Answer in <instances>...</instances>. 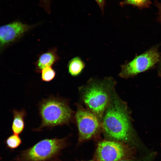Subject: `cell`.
Instances as JSON below:
<instances>
[{
  "instance_id": "obj_1",
  "label": "cell",
  "mask_w": 161,
  "mask_h": 161,
  "mask_svg": "<svg viewBox=\"0 0 161 161\" xmlns=\"http://www.w3.org/2000/svg\"><path fill=\"white\" fill-rule=\"evenodd\" d=\"M131 113L126 103L115 90L101 120L102 131L105 137L110 140L123 143L131 140L135 133Z\"/></svg>"
},
{
  "instance_id": "obj_2",
  "label": "cell",
  "mask_w": 161,
  "mask_h": 161,
  "mask_svg": "<svg viewBox=\"0 0 161 161\" xmlns=\"http://www.w3.org/2000/svg\"><path fill=\"white\" fill-rule=\"evenodd\" d=\"M116 82L111 77L102 79L90 78L79 88L82 101L86 108L101 120L113 92Z\"/></svg>"
},
{
  "instance_id": "obj_3",
  "label": "cell",
  "mask_w": 161,
  "mask_h": 161,
  "mask_svg": "<svg viewBox=\"0 0 161 161\" xmlns=\"http://www.w3.org/2000/svg\"><path fill=\"white\" fill-rule=\"evenodd\" d=\"M41 120L40 126L34 129L41 131L45 127L51 128L56 126L68 124L74 119V112L66 100L52 97L44 99L39 106Z\"/></svg>"
},
{
  "instance_id": "obj_4",
  "label": "cell",
  "mask_w": 161,
  "mask_h": 161,
  "mask_svg": "<svg viewBox=\"0 0 161 161\" xmlns=\"http://www.w3.org/2000/svg\"><path fill=\"white\" fill-rule=\"evenodd\" d=\"M66 138H46L18 154L15 161H57L67 145Z\"/></svg>"
},
{
  "instance_id": "obj_5",
  "label": "cell",
  "mask_w": 161,
  "mask_h": 161,
  "mask_svg": "<svg viewBox=\"0 0 161 161\" xmlns=\"http://www.w3.org/2000/svg\"><path fill=\"white\" fill-rule=\"evenodd\" d=\"M76 106L74 119L78 128L79 140L83 142L95 137L102 131L101 121L94 113L81 105L76 103Z\"/></svg>"
},
{
  "instance_id": "obj_6",
  "label": "cell",
  "mask_w": 161,
  "mask_h": 161,
  "mask_svg": "<svg viewBox=\"0 0 161 161\" xmlns=\"http://www.w3.org/2000/svg\"><path fill=\"white\" fill-rule=\"evenodd\" d=\"M160 56L158 47H154L122 65L119 75L126 79L133 77L153 67L159 62Z\"/></svg>"
},
{
  "instance_id": "obj_7",
  "label": "cell",
  "mask_w": 161,
  "mask_h": 161,
  "mask_svg": "<svg viewBox=\"0 0 161 161\" xmlns=\"http://www.w3.org/2000/svg\"><path fill=\"white\" fill-rule=\"evenodd\" d=\"M132 148L123 142L103 140L97 144L95 160L96 161H119L129 159L132 155Z\"/></svg>"
},
{
  "instance_id": "obj_8",
  "label": "cell",
  "mask_w": 161,
  "mask_h": 161,
  "mask_svg": "<svg viewBox=\"0 0 161 161\" xmlns=\"http://www.w3.org/2000/svg\"><path fill=\"white\" fill-rule=\"evenodd\" d=\"M34 27V25L24 24L18 21L1 26L0 27L1 52L7 46L20 38Z\"/></svg>"
},
{
  "instance_id": "obj_9",
  "label": "cell",
  "mask_w": 161,
  "mask_h": 161,
  "mask_svg": "<svg viewBox=\"0 0 161 161\" xmlns=\"http://www.w3.org/2000/svg\"><path fill=\"white\" fill-rule=\"evenodd\" d=\"M56 47L49 49L45 52L41 54L34 63L35 70L37 73H41L44 68L52 66L60 60V57L57 53Z\"/></svg>"
},
{
  "instance_id": "obj_10",
  "label": "cell",
  "mask_w": 161,
  "mask_h": 161,
  "mask_svg": "<svg viewBox=\"0 0 161 161\" xmlns=\"http://www.w3.org/2000/svg\"><path fill=\"white\" fill-rule=\"evenodd\" d=\"M13 113V119L11 130L13 134L19 135L24 129V119L26 115V112L24 109H22L20 111L14 109Z\"/></svg>"
},
{
  "instance_id": "obj_11",
  "label": "cell",
  "mask_w": 161,
  "mask_h": 161,
  "mask_svg": "<svg viewBox=\"0 0 161 161\" xmlns=\"http://www.w3.org/2000/svg\"><path fill=\"white\" fill-rule=\"evenodd\" d=\"M85 66V63L79 57H75L68 62L67 68L69 73L71 76L76 77L80 75Z\"/></svg>"
},
{
  "instance_id": "obj_12",
  "label": "cell",
  "mask_w": 161,
  "mask_h": 161,
  "mask_svg": "<svg viewBox=\"0 0 161 161\" xmlns=\"http://www.w3.org/2000/svg\"><path fill=\"white\" fill-rule=\"evenodd\" d=\"M151 4L150 0H124L120 3L121 6L131 5L141 9L148 8Z\"/></svg>"
},
{
  "instance_id": "obj_13",
  "label": "cell",
  "mask_w": 161,
  "mask_h": 161,
  "mask_svg": "<svg viewBox=\"0 0 161 161\" xmlns=\"http://www.w3.org/2000/svg\"><path fill=\"white\" fill-rule=\"evenodd\" d=\"M22 143V140L21 137L18 135L14 134L8 137L5 141L6 147L11 150L16 149Z\"/></svg>"
},
{
  "instance_id": "obj_14",
  "label": "cell",
  "mask_w": 161,
  "mask_h": 161,
  "mask_svg": "<svg viewBox=\"0 0 161 161\" xmlns=\"http://www.w3.org/2000/svg\"><path fill=\"white\" fill-rule=\"evenodd\" d=\"M41 78L44 82H49L53 80L56 76V72L52 66L46 67L41 71Z\"/></svg>"
},
{
  "instance_id": "obj_15",
  "label": "cell",
  "mask_w": 161,
  "mask_h": 161,
  "mask_svg": "<svg viewBox=\"0 0 161 161\" xmlns=\"http://www.w3.org/2000/svg\"><path fill=\"white\" fill-rule=\"evenodd\" d=\"M52 0H40L41 6L48 13L50 11V6Z\"/></svg>"
},
{
  "instance_id": "obj_16",
  "label": "cell",
  "mask_w": 161,
  "mask_h": 161,
  "mask_svg": "<svg viewBox=\"0 0 161 161\" xmlns=\"http://www.w3.org/2000/svg\"><path fill=\"white\" fill-rule=\"evenodd\" d=\"M100 8L102 13H104V7L106 4L105 0H95Z\"/></svg>"
},
{
  "instance_id": "obj_17",
  "label": "cell",
  "mask_w": 161,
  "mask_h": 161,
  "mask_svg": "<svg viewBox=\"0 0 161 161\" xmlns=\"http://www.w3.org/2000/svg\"><path fill=\"white\" fill-rule=\"evenodd\" d=\"M154 5L158 10V20L161 22V3L159 2L156 0H154Z\"/></svg>"
},
{
  "instance_id": "obj_18",
  "label": "cell",
  "mask_w": 161,
  "mask_h": 161,
  "mask_svg": "<svg viewBox=\"0 0 161 161\" xmlns=\"http://www.w3.org/2000/svg\"><path fill=\"white\" fill-rule=\"evenodd\" d=\"M151 157L152 156L150 155L140 160H136L130 159H126L121 160L119 161H151L152 158Z\"/></svg>"
},
{
  "instance_id": "obj_19",
  "label": "cell",
  "mask_w": 161,
  "mask_h": 161,
  "mask_svg": "<svg viewBox=\"0 0 161 161\" xmlns=\"http://www.w3.org/2000/svg\"><path fill=\"white\" fill-rule=\"evenodd\" d=\"M158 73V75L160 76H161V56L159 61Z\"/></svg>"
},
{
  "instance_id": "obj_20",
  "label": "cell",
  "mask_w": 161,
  "mask_h": 161,
  "mask_svg": "<svg viewBox=\"0 0 161 161\" xmlns=\"http://www.w3.org/2000/svg\"><path fill=\"white\" fill-rule=\"evenodd\" d=\"M57 161H61L60 160H58ZM96 161L95 160H88V161Z\"/></svg>"
}]
</instances>
